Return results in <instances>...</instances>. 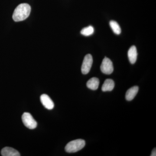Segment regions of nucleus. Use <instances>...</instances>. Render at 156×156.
Listing matches in <instances>:
<instances>
[{"label":"nucleus","mask_w":156,"mask_h":156,"mask_svg":"<svg viewBox=\"0 0 156 156\" xmlns=\"http://www.w3.org/2000/svg\"><path fill=\"white\" fill-rule=\"evenodd\" d=\"M151 156H156V150L155 148H154L153 150L152 151L151 153Z\"/></svg>","instance_id":"nucleus-14"},{"label":"nucleus","mask_w":156,"mask_h":156,"mask_svg":"<svg viewBox=\"0 0 156 156\" xmlns=\"http://www.w3.org/2000/svg\"><path fill=\"white\" fill-rule=\"evenodd\" d=\"M128 55L130 62L131 64H134L136 62L137 56V50L135 46H131L129 49Z\"/></svg>","instance_id":"nucleus-8"},{"label":"nucleus","mask_w":156,"mask_h":156,"mask_svg":"<svg viewBox=\"0 0 156 156\" xmlns=\"http://www.w3.org/2000/svg\"><path fill=\"white\" fill-rule=\"evenodd\" d=\"M41 101L45 108L52 110L54 108V104L50 98L46 94H43L41 96Z\"/></svg>","instance_id":"nucleus-6"},{"label":"nucleus","mask_w":156,"mask_h":156,"mask_svg":"<svg viewBox=\"0 0 156 156\" xmlns=\"http://www.w3.org/2000/svg\"><path fill=\"white\" fill-rule=\"evenodd\" d=\"M115 87V83L114 81L111 79H107L101 87V90L103 92L111 91Z\"/></svg>","instance_id":"nucleus-10"},{"label":"nucleus","mask_w":156,"mask_h":156,"mask_svg":"<svg viewBox=\"0 0 156 156\" xmlns=\"http://www.w3.org/2000/svg\"><path fill=\"white\" fill-rule=\"evenodd\" d=\"M100 68L103 73L107 75L111 74L114 70L112 62L109 58L105 57L102 62Z\"/></svg>","instance_id":"nucleus-4"},{"label":"nucleus","mask_w":156,"mask_h":156,"mask_svg":"<svg viewBox=\"0 0 156 156\" xmlns=\"http://www.w3.org/2000/svg\"><path fill=\"white\" fill-rule=\"evenodd\" d=\"M1 154L3 156H20L18 151L12 147H5L1 151Z\"/></svg>","instance_id":"nucleus-7"},{"label":"nucleus","mask_w":156,"mask_h":156,"mask_svg":"<svg viewBox=\"0 0 156 156\" xmlns=\"http://www.w3.org/2000/svg\"><path fill=\"white\" fill-rule=\"evenodd\" d=\"M23 122L24 126L30 129H34L36 128L37 122L30 113L24 112L22 116Z\"/></svg>","instance_id":"nucleus-3"},{"label":"nucleus","mask_w":156,"mask_h":156,"mask_svg":"<svg viewBox=\"0 0 156 156\" xmlns=\"http://www.w3.org/2000/svg\"><path fill=\"white\" fill-rule=\"evenodd\" d=\"M138 90H139V88L137 86L131 87L130 89H128L126 93V100L129 101L133 100L137 94Z\"/></svg>","instance_id":"nucleus-9"},{"label":"nucleus","mask_w":156,"mask_h":156,"mask_svg":"<svg viewBox=\"0 0 156 156\" xmlns=\"http://www.w3.org/2000/svg\"><path fill=\"white\" fill-rule=\"evenodd\" d=\"M94 30L91 26L83 28L81 31V34L85 36H89L94 33Z\"/></svg>","instance_id":"nucleus-13"},{"label":"nucleus","mask_w":156,"mask_h":156,"mask_svg":"<svg viewBox=\"0 0 156 156\" xmlns=\"http://www.w3.org/2000/svg\"><path fill=\"white\" fill-rule=\"evenodd\" d=\"M31 7L26 3L21 4L14 10L13 14V19L15 22L23 21L29 16Z\"/></svg>","instance_id":"nucleus-1"},{"label":"nucleus","mask_w":156,"mask_h":156,"mask_svg":"<svg viewBox=\"0 0 156 156\" xmlns=\"http://www.w3.org/2000/svg\"><path fill=\"white\" fill-rule=\"evenodd\" d=\"M85 145L86 142L83 140L77 139L68 143L65 149L68 153H75L82 149Z\"/></svg>","instance_id":"nucleus-2"},{"label":"nucleus","mask_w":156,"mask_h":156,"mask_svg":"<svg viewBox=\"0 0 156 156\" xmlns=\"http://www.w3.org/2000/svg\"><path fill=\"white\" fill-rule=\"evenodd\" d=\"M92 63H93V58L91 54H87L84 57L81 71L83 74H87L90 71L92 67Z\"/></svg>","instance_id":"nucleus-5"},{"label":"nucleus","mask_w":156,"mask_h":156,"mask_svg":"<svg viewBox=\"0 0 156 156\" xmlns=\"http://www.w3.org/2000/svg\"><path fill=\"white\" fill-rule=\"evenodd\" d=\"M99 85V80L97 78L93 77L87 82V87L89 89L93 90L98 89Z\"/></svg>","instance_id":"nucleus-11"},{"label":"nucleus","mask_w":156,"mask_h":156,"mask_svg":"<svg viewBox=\"0 0 156 156\" xmlns=\"http://www.w3.org/2000/svg\"><path fill=\"white\" fill-rule=\"evenodd\" d=\"M109 23L112 30H113L115 34L117 35H119L121 34V27H120L119 24H118V23L114 21V20H111L110 22Z\"/></svg>","instance_id":"nucleus-12"}]
</instances>
